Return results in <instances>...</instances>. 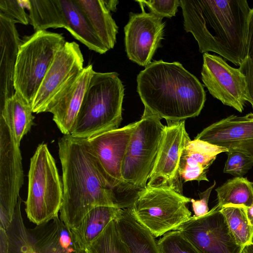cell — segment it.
Here are the masks:
<instances>
[{
  "label": "cell",
  "mask_w": 253,
  "mask_h": 253,
  "mask_svg": "<svg viewBox=\"0 0 253 253\" xmlns=\"http://www.w3.org/2000/svg\"><path fill=\"white\" fill-rule=\"evenodd\" d=\"M239 68L245 77L246 101L251 104L253 108V61L247 57L239 66Z\"/></svg>",
  "instance_id": "obj_33"
},
{
  "label": "cell",
  "mask_w": 253,
  "mask_h": 253,
  "mask_svg": "<svg viewBox=\"0 0 253 253\" xmlns=\"http://www.w3.org/2000/svg\"><path fill=\"white\" fill-rule=\"evenodd\" d=\"M33 113L32 105L16 92L0 108V116L4 119L15 142L19 147L23 137L35 124Z\"/></svg>",
  "instance_id": "obj_25"
},
{
  "label": "cell",
  "mask_w": 253,
  "mask_h": 253,
  "mask_svg": "<svg viewBox=\"0 0 253 253\" xmlns=\"http://www.w3.org/2000/svg\"><path fill=\"white\" fill-rule=\"evenodd\" d=\"M251 243L253 244V235L252 236V239H251Z\"/></svg>",
  "instance_id": "obj_41"
},
{
  "label": "cell",
  "mask_w": 253,
  "mask_h": 253,
  "mask_svg": "<svg viewBox=\"0 0 253 253\" xmlns=\"http://www.w3.org/2000/svg\"><path fill=\"white\" fill-rule=\"evenodd\" d=\"M96 35L108 50L116 42L118 27L104 0H77Z\"/></svg>",
  "instance_id": "obj_24"
},
{
  "label": "cell",
  "mask_w": 253,
  "mask_h": 253,
  "mask_svg": "<svg viewBox=\"0 0 253 253\" xmlns=\"http://www.w3.org/2000/svg\"><path fill=\"white\" fill-rule=\"evenodd\" d=\"M58 147L63 184L59 218L71 230L93 208L116 207V197L99 172L85 138L64 135Z\"/></svg>",
  "instance_id": "obj_2"
},
{
  "label": "cell",
  "mask_w": 253,
  "mask_h": 253,
  "mask_svg": "<svg viewBox=\"0 0 253 253\" xmlns=\"http://www.w3.org/2000/svg\"><path fill=\"white\" fill-rule=\"evenodd\" d=\"M201 76L214 98L240 113L243 111L247 102L246 83L239 68L231 67L219 56L205 53Z\"/></svg>",
  "instance_id": "obj_13"
},
{
  "label": "cell",
  "mask_w": 253,
  "mask_h": 253,
  "mask_svg": "<svg viewBox=\"0 0 253 253\" xmlns=\"http://www.w3.org/2000/svg\"><path fill=\"white\" fill-rule=\"evenodd\" d=\"M247 57L253 61V7L249 15L246 40Z\"/></svg>",
  "instance_id": "obj_35"
},
{
  "label": "cell",
  "mask_w": 253,
  "mask_h": 253,
  "mask_svg": "<svg viewBox=\"0 0 253 253\" xmlns=\"http://www.w3.org/2000/svg\"><path fill=\"white\" fill-rule=\"evenodd\" d=\"M63 199V184L55 160L46 144H40L30 160L25 211L37 225L58 216Z\"/></svg>",
  "instance_id": "obj_5"
},
{
  "label": "cell",
  "mask_w": 253,
  "mask_h": 253,
  "mask_svg": "<svg viewBox=\"0 0 253 253\" xmlns=\"http://www.w3.org/2000/svg\"><path fill=\"white\" fill-rule=\"evenodd\" d=\"M104 3L107 8L110 11H115L117 8V5L119 2L118 0H105Z\"/></svg>",
  "instance_id": "obj_38"
},
{
  "label": "cell",
  "mask_w": 253,
  "mask_h": 253,
  "mask_svg": "<svg viewBox=\"0 0 253 253\" xmlns=\"http://www.w3.org/2000/svg\"><path fill=\"white\" fill-rule=\"evenodd\" d=\"M124 91L117 73L94 71L70 135L87 138L118 128L122 120Z\"/></svg>",
  "instance_id": "obj_4"
},
{
  "label": "cell",
  "mask_w": 253,
  "mask_h": 253,
  "mask_svg": "<svg viewBox=\"0 0 253 253\" xmlns=\"http://www.w3.org/2000/svg\"><path fill=\"white\" fill-rule=\"evenodd\" d=\"M157 245L160 253H199L178 230L163 235Z\"/></svg>",
  "instance_id": "obj_29"
},
{
  "label": "cell",
  "mask_w": 253,
  "mask_h": 253,
  "mask_svg": "<svg viewBox=\"0 0 253 253\" xmlns=\"http://www.w3.org/2000/svg\"><path fill=\"white\" fill-rule=\"evenodd\" d=\"M136 81L144 109L167 122L197 117L204 106L203 84L179 62L154 61L139 72Z\"/></svg>",
  "instance_id": "obj_3"
},
{
  "label": "cell",
  "mask_w": 253,
  "mask_h": 253,
  "mask_svg": "<svg viewBox=\"0 0 253 253\" xmlns=\"http://www.w3.org/2000/svg\"><path fill=\"white\" fill-rule=\"evenodd\" d=\"M137 2L142 12L129 14L128 22L124 27L125 50L129 60L146 66L161 46L165 24L163 18L146 12L140 0Z\"/></svg>",
  "instance_id": "obj_15"
},
{
  "label": "cell",
  "mask_w": 253,
  "mask_h": 253,
  "mask_svg": "<svg viewBox=\"0 0 253 253\" xmlns=\"http://www.w3.org/2000/svg\"><path fill=\"white\" fill-rule=\"evenodd\" d=\"M183 25L198 42L199 51H211L239 66L247 57L246 0H180Z\"/></svg>",
  "instance_id": "obj_1"
},
{
  "label": "cell",
  "mask_w": 253,
  "mask_h": 253,
  "mask_svg": "<svg viewBox=\"0 0 253 253\" xmlns=\"http://www.w3.org/2000/svg\"><path fill=\"white\" fill-rule=\"evenodd\" d=\"M86 249L89 253H129L120 237L114 220Z\"/></svg>",
  "instance_id": "obj_28"
},
{
  "label": "cell",
  "mask_w": 253,
  "mask_h": 253,
  "mask_svg": "<svg viewBox=\"0 0 253 253\" xmlns=\"http://www.w3.org/2000/svg\"><path fill=\"white\" fill-rule=\"evenodd\" d=\"M241 253H253V244L249 243L243 248Z\"/></svg>",
  "instance_id": "obj_39"
},
{
  "label": "cell",
  "mask_w": 253,
  "mask_h": 253,
  "mask_svg": "<svg viewBox=\"0 0 253 253\" xmlns=\"http://www.w3.org/2000/svg\"><path fill=\"white\" fill-rule=\"evenodd\" d=\"M237 242L243 247L251 243L253 229L248 221L245 208L238 206H225L220 210Z\"/></svg>",
  "instance_id": "obj_27"
},
{
  "label": "cell",
  "mask_w": 253,
  "mask_h": 253,
  "mask_svg": "<svg viewBox=\"0 0 253 253\" xmlns=\"http://www.w3.org/2000/svg\"><path fill=\"white\" fill-rule=\"evenodd\" d=\"M195 139L238 152L253 159V113L232 115L205 128Z\"/></svg>",
  "instance_id": "obj_17"
},
{
  "label": "cell",
  "mask_w": 253,
  "mask_h": 253,
  "mask_svg": "<svg viewBox=\"0 0 253 253\" xmlns=\"http://www.w3.org/2000/svg\"><path fill=\"white\" fill-rule=\"evenodd\" d=\"M216 184L215 181H214L213 184L207 189L202 192L199 193L200 199L195 200L191 199V203L193 211L194 213V216L200 217L205 215L209 211L208 202L210 194L213 188Z\"/></svg>",
  "instance_id": "obj_34"
},
{
  "label": "cell",
  "mask_w": 253,
  "mask_h": 253,
  "mask_svg": "<svg viewBox=\"0 0 253 253\" xmlns=\"http://www.w3.org/2000/svg\"><path fill=\"white\" fill-rule=\"evenodd\" d=\"M23 183L20 147L0 116V228L5 230L12 221Z\"/></svg>",
  "instance_id": "obj_11"
},
{
  "label": "cell",
  "mask_w": 253,
  "mask_h": 253,
  "mask_svg": "<svg viewBox=\"0 0 253 253\" xmlns=\"http://www.w3.org/2000/svg\"><path fill=\"white\" fill-rule=\"evenodd\" d=\"M217 205L249 208L253 205V182L243 177L230 179L215 189Z\"/></svg>",
  "instance_id": "obj_26"
},
{
  "label": "cell",
  "mask_w": 253,
  "mask_h": 253,
  "mask_svg": "<svg viewBox=\"0 0 253 253\" xmlns=\"http://www.w3.org/2000/svg\"><path fill=\"white\" fill-rule=\"evenodd\" d=\"M137 124L135 122L85 138L99 172L114 191L117 207H126L133 201L132 196L126 190L122 168L128 144Z\"/></svg>",
  "instance_id": "obj_9"
},
{
  "label": "cell",
  "mask_w": 253,
  "mask_h": 253,
  "mask_svg": "<svg viewBox=\"0 0 253 253\" xmlns=\"http://www.w3.org/2000/svg\"><path fill=\"white\" fill-rule=\"evenodd\" d=\"M185 123V120L167 122L147 186H166L182 194L179 163L182 151L191 140Z\"/></svg>",
  "instance_id": "obj_14"
},
{
  "label": "cell",
  "mask_w": 253,
  "mask_h": 253,
  "mask_svg": "<svg viewBox=\"0 0 253 253\" xmlns=\"http://www.w3.org/2000/svg\"><path fill=\"white\" fill-rule=\"evenodd\" d=\"M217 204L205 215L191 216L179 230L199 253H241L243 247L236 240Z\"/></svg>",
  "instance_id": "obj_12"
},
{
  "label": "cell",
  "mask_w": 253,
  "mask_h": 253,
  "mask_svg": "<svg viewBox=\"0 0 253 253\" xmlns=\"http://www.w3.org/2000/svg\"><path fill=\"white\" fill-rule=\"evenodd\" d=\"M120 209L110 206L93 208L84 215L78 226L69 230L73 240L86 249L108 224L116 218Z\"/></svg>",
  "instance_id": "obj_23"
},
{
  "label": "cell",
  "mask_w": 253,
  "mask_h": 253,
  "mask_svg": "<svg viewBox=\"0 0 253 253\" xmlns=\"http://www.w3.org/2000/svg\"><path fill=\"white\" fill-rule=\"evenodd\" d=\"M191 198L166 186L140 191L130 210L136 220L155 237L177 230L192 216L186 205Z\"/></svg>",
  "instance_id": "obj_8"
},
{
  "label": "cell",
  "mask_w": 253,
  "mask_h": 253,
  "mask_svg": "<svg viewBox=\"0 0 253 253\" xmlns=\"http://www.w3.org/2000/svg\"><path fill=\"white\" fill-rule=\"evenodd\" d=\"M84 59L79 45L66 42L56 52L32 103L33 113L45 112L57 93L74 75L84 69Z\"/></svg>",
  "instance_id": "obj_16"
},
{
  "label": "cell",
  "mask_w": 253,
  "mask_h": 253,
  "mask_svg": "<svg viewBox=\"0 0 253 253\" xmlns=\"http://www.w3.org/2000/svg\"><path fill=\"white\" fill-rule=\"evenodd\" d=\"M29 4V0H0V14L15 23L27 25L30 24L29 14L25 8L28 9Z\"/></svg>",
  "instance_id": "obj_30"
},
{
  "label": "cell",
  "mask_w": 253,
  "mask_h": 253,
  "mask_svg": "<svg viewBox=\"0 0 253 253\" xmlns=\"http://www.w3.org/2000/svg\"><path fill=\"white\" fill-rule=\"evenodd\" d=\"M114 221L129 253H160L155 237L136 220L129 209H120Z\"/></svg>",
  "instance_id": "obj_21"
},
{
  "label": "cell",
  "mask_w": 253,
  "mask_h": 253,
  "mask_svg": "<svg viewBox=\"0 0 253 253\" xmlns=\"http://www.w3.org/2000/svg\"><path fill=\"white\" fill-rule=\"evenodd\" d=\"M161 120L144 109L131 135L122 177L126 190L133 197L146 187L152 171L166 126Z\"/></svg>",
  "instance_id": "obj_6"
},
{
  "label": "cell",
  "mask_w": 253,
  "mask_h": 253,
  "mask_svg": "<svg viewBox=\"0 0 253 253\" xmlns=\"http://www.w3.org/2000/svg\"><path fill=\"white\" fill-rule=\"evenodd\" d=\"M62 34L35 31L21 40L14 70L15 92L32 105L57 50L65 43Z\"/></svg>",
  "instance_id": "obj_7"
},
{
  "label": "cell",
  "mask_w": 253,
  "mask_h": 253,
  "mask_svg": "<svg viewBox=\"0 0 253 253\" xmlns=\"http://www.w3.org/2000/svg\"><path fill=\"white\" fill-rule=\"evenodd\" d=\"M22 202L19 197L12 221L6 230L8 253H65L70 231L59 217L27 228L21 214Z\"/></svg>",
  "instance_id": "obj_10"
},
{
  "label": "cell",
  "mask_w": 253,
  "mask_h": 253,
  "mask_svg": "<svg viewBox=\"0 0 253 253\" xmlns=\"http://www.w3.org/2000/svg\"><path fill=\"white\" fill-rule=\"evenodd\" d=\"M61 28L66 29L89 49L102 54L108 50L91 27L77 0H60Z\"/></svg>",
  "instance_id": "obj_22"
},
{
  "label": "cell",
  "mask_w": 253,
  "mask_h": 253,
  "mask_svg": "<svg viewBox=\"0 0 253 253\" xmlns=\"http://www.w3.org/2000/svg\"><path fill=\"white\" fill-rule=\"evenodd\" d=\"M89 64L73 76L47 105L45 112L53 115V120L64 135L70 134L83 98L94 72Z\"/></svg>",
  "instance_id": "obj_18"
},
{
  "label": "cell",
  "mask_w": 253,
  "mask_h": 253,
  "mask_svg": "<svg viewBox=\"0 0 253 253\" xmlns=\"http://www.w3.org/2000/svg\"><path fill=\"white\" fill-rule=\"evenodd\" d=\"M245 210L249 223L253 229V205L249 208H245Z\"/></svg>",
  "instance_id": "obj_37"
},
{
  "label": "cell",
  "mask_w": 253,
  "mask_h": 253,
  "mask_svg": "<svg viewBox=\"0 0 253 253\" xmlns=\"http://www.w3.org/2000/svg\"><path fill=\"white\" fill-rule=\"evenodd\" d=\"M223 169L224 173L235 177H243L253 166V159L238 152H227Z\"/></svg>",
  "instance_id": "obj_31"
},
{
  "label": "cell",
  "mask_w": 253,
  "mask_h": 253,
  "mask_svg": "<svg viewBox=\"0 0 253 253\" xmlns=\"http://www.w3.org/2000/svg\"><path fill=\"white\" fill-rule=\"evenodd\" d=\"M21 42L15 23L0 14V108L15 92L14 74Z\"/></svg>",
  "instance_id": "obj_19"
},
{
  "label": "cell",
  "mask_w": 253,
  "mask_h": 253,
  "mask_svg": "<svg viewBox=\"0 0 253 253\" xmlns=\"http://www.w3.org/2000/svg\"><path fill=\"white\" fill-rule=\"evenodd\" d=\"M148 7L151 12L162 18L174 16L180 6V0H140Z\"/></svg>",
  "instance_id": "obj_32"
},
{
  "label": "cell",
  "mask_w": 253,
  "mask_h": 253,
  "mask_svg": "<svg viewBox=\"0 0 253 253\" xmlns=\"http://www.w3.org/2000/svg\"><path fill=\"white\" fill-rule=\"evenodd\" d=\"M8 240L6 231L0 228V253H8Z\"/></svg>",
  "instance_id": "obj_36"
},
{
  "label": "cell",
  "mask_w": 253,
  "mask_h": 253,
  "mask_svg": "<svg viewBox=\"0 0 253 253\" xmlns=\"http://www.w3.org/2000/svg\"><path fill=\"white\" fill-rule=\"evenodd\" d=\"M74 241L76 253H89V252L87 251V249L82 248L74 240Z\"/></svg>",
  "instance_id": "obj_40"
},
{
  "label": "cell",
  "mask_w": 253,
  "mask_h": 253,
  "mask_svg": "<svg viewBox=\"0 0 253 253\" xmlns=\"http://www.w3.org/2000/svg\"><path fill=\"white\" fill-rule=\"evenodd\" d=\"M228 152L224 147L194 139L184 148L180 160L179 175L184 182L209 181L207 173L217 155Z\"/></svg>",
  "instance_id": "obj_20"
}]
</instances>
